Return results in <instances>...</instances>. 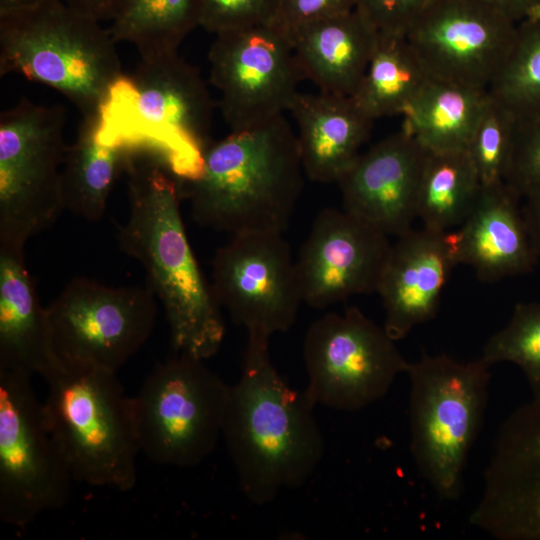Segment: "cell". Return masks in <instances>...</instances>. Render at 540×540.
Here are the masks:
<instances>
[{"label": "cell", "instance_id": "14", "mask_svg": "<svg viewBox=\"0 0 540 540\" xmlns=\"http://www.w3.org/2000/svg\"><path fill=\"white\" fill-rule=\"evenodd\" d=\"M212 291L247 334L287 332L303 302L289 244L282 233L232 236L212 262Z\"/></svg>", "mask_w": 540, "mask_h": 540}, {"label": "cell", "instance_id": "4", "mask_svg": "<svg viewBox=\"0 0 540 540\" xmlns=\"http://www.w3.org/2000/svg\"><path fill=\"white\" fill-rule=\"evenodd\" d=\"M109 29L62 0L0 13V75L20 74L96 114L124 76Z\"/></svg>", "mask_w": 540, "mask_h": 540}, {"label": "cell", "instance_id": "38", "mask_svg": "<svg viewBox=\"0 0 540 540\" xmlns=\"http://www.w3.org/2000/svg\"><path fill=\"white\" fill-rule=\"evenodd\" d=\"M522 199L524 221L532 244L540 257V190L531 192Z\"/></svg>", "mask_w": 540, "mask_h": 540}, {"label": "cell", "instance_id": "25", "mask_svg": "<svg viewBox=\"0 0 540 540\" xmlns=\"http://www.w3.org/2000/svg\"><path fill=\"white\" fill-rule=\"evenodd\" d=\"M487 91L430 79L406 108L402 128L429 151L466 150Z\"/></svg>", "mask_w": 540, "mask_h": 540}, {"label": "cell", "instance_id": "31", "mask_svg": "<svg viewBox=\"0 0 540 540\" xmlns=\"http://www.w3.org/2000/svg\"><path fill=\"white\" fill-rule=\"evenodd\" d=\"M516 123V117L489 96L466 149L482 186L505 182Z\"/></svg>", "mask_w": 540, "mask_h": 540}, {"label": "cell", "instance_id": "13", "mask_svg": "<svg viewBox=\"0 0 540 540\" xmlns=\"http://www.w3.org/2000/svg\"><path fill=\"white\" fill-rule=\"evenodd\" d=\"M208 60L231 132L284 115L303 79L289 35L273 22L216 34Z\"/></svg>", "mask_w": 540, "mask_h": 540}, {"label": "cell", "instance_id": "18", "mask_svg": "<svg viewBox=\"0 0 540 540\" xmlns=\"http://www.w3.org/2000/svg\"><path fill=\"white\" fill-rule=\"evenodd\" d=\"M427 149L401 129L361 153L337 181L343 208L386 235L399 236L417 218Z\"/></svg>", "mask_w": 540, "mask_h": 540}, {"label": "cell", "instance_id": "6", "mask_svg": "<svg viewBox=\"0 0 540 540\" xmlns=\"http://www.w3.org/2000/svg\"><path fill=\"white\" fill-rule=\"evenodd\" d=\"M491 365L427 353L409 362L410 450L415 466L443 500L460 497L467 458L488 403Z\"/></svg>", "mask_w": 540, "mask_h": 540}, {"label": "cell", "instance_id": "20", "mask_svg": "<svg viewBox=\"0 0 540 540\" xmlns=\"http://www.w3.org/2000/svg\"><path fill=\"white\" fill-rule=\"evenodd\" d=\"M518 196L505 182L482 186L462 224L453 230L458 264L484 282L532 271L539 256L530 239Z\"/></svg>", "mask_w": 540, "mask_h": 540}, {"label": "cell", "instance_id": "16", "mask_svg": "<svg viewBox=\"0 0 540 540\" xmlns=\"http://www.w3.org/2000/svg\"><path fill=\"white\" fill-rule=\"evenodd\" d=\"M469 522L498 540H540V398L501 424Z\"/></svg>", "mask_w": 540, "mask_h": 540}, {"label": "cell", "instance_id": "12", "mask_svg": "<svg viewBox=\"0 0 540 540\" xmlns=\"http://www.w3.org/2000/svg\"><path fill=\"white\" fill-rule=\"evenodd\" d=\"M152 288L74 278L46 307L57 358L116 373L148 340L156 321Z\"/></svg>", "mask_w": 540, "mask_h": 540}, {"label": "cell", "instance_id": "8", "mask_svg": "<svg viewBox=\"0 0 540 540\" xmlns=\"http://www.w3.org/2000/svg\"><path fill=\"white\" fill-rule=\"evenodd\" d=\"M204 361L176 353L131 397L140 452L157 464L196 466L222 437L230 385Z\"/></svg>", "mask_w": 540, "mask_h": 540}, {"label": "cell", "instance_id": "3", "mask_svg": "<svg viewBox=\"0 0 540 540\" xmlns=\"http://www.w3.org/2000/svg\"><path fill=\"white\" fill-rule=\"evenodd\" d=\"M305 176L297 140L284 115L212 141L200 174L180 184L194 221L232 236L282 233Z\"/></svg>", "mask_w": 540, "mask_h": 540}, {"label": "cell", "instance_id": "21", "mask_svg": "<svg viewBox=\"0 0 540 540\" xmlns=\"http://www.w3.org/2000/svg\"><path fill=\"white\" fill-rule=\"evenodd\" d=\"M143 144L104 108L82 117L61 171L64 209L89 221L102 218L112 187Z\"/></svg>", "mask_w": 540, "mask_h": 540}, {"label": "cell", "instance_id": "27", "mask_svg": "<svg viewBox=\"0 0 540 540\" xmlns=\"http://www.w3.org/2000/svg\"><path fill=\"white\" fill-rule=\"evenodd\" d=\"M481 183L466 150H427L417 197V218L439 232L459 227L472 210Z\"/></svg>", "mask_w": 540, "mask_h": 540}, {"label": "cell", "instance_id": "29", "mask_svg": "<svg viewBox=\"0 0 540 540\" xmlns=\"http://www.w3.org/2000/svg\"><path fill=\"white\" fill-rule=\"evenodd\" d=\"M487 92L517 120L540 115V17L517 25L509 52Z\"/></svg>", "mask_w": 540, "mask_h": 540}, {"label": "cell", "instance_id": "39", "mask_svg": "<svg viewBox=\"0 0 540 540\" xmlns=\"http://www.w3.org/2000/svg\"><path fill=\"white\" fill-rule=\"evenodd\" d=\"M42 0H0V13L34 6Z\"/></svg>", "mask_w": 540, "mask_h": 540}, {"label": "cell", "instance_id": "28", "mask_svg": "<svg viewBox=\"0 0 540 540\" xmlns=\"http://www.w3.org/2000/svg\"><path fill=\"white\" fill-rule=\"evenodd\" d=\"M200 15V0H128L108 29L117 43L130 42L147 57L178 52Z\"/></svg>", "mask_w": 540, "mask_h": 540}, {"label": "cell", "instance_id": "22", "mask_svg": "<svg viewBox=\"0 0 540 540\" xmlns=\"http://www.w3.org/2000/svg\"><path fill=\"white\" fill-rule=\"evenodd\" d=\"M289 112L305 176L313 182L337 181L358 158L374 120L353 97L319 91L298 93Z\"/></svg>", "mask_w": 540, "mask_h": 540}, {"label": "cell", "instance_id": "36", "mask_svg": "<svg viewBox=\"0 0 540 540\" xmlns=\"http://www.w3.org/2000/svg\"><path fill=\"white\" fill-rule=\"evenodd\" d=\"M74 10L101 21H113L128 0H62Z\"/></svg>", "mask_w": 540, "mask_h": 540}, {"label": "cell", "instance_id": "5", "mask_svg": "<svg viewBox=\"0 0 540 540\" xmlns=\"http://www.w3.org/2000/svg\"><path fill=\"white\" fill-rule=\"evenodd\" d=\"M42 378L48 387L45 417L73 479L133 489L140 449L131 397L116 373L59 360Z\"/></svg>", "mask_w": 540, "mask_h": 540}, {"label": "cell", "instance_id": "32", "mask_svg": "<svg viewBox=\"0 0 540 540\" xmlns=\"http://www.w3.org/2000/svg\"><path fill=\"white\" fill-rule=\"evenodd\" d=\"M505 183L521 198L540 190V115L517 120Z\"/></svg>", "mask_w": 540, "mask_h": 540}, {"label": "cell", "instance_id": "30", "mask_svg": "<svg viewBox=\"0 0 540 540\" xmlns=\"http://www.w3.org/2000/svg\"><path fill=\"white\" fill-rule=\"evenodd\" d=\"M481 357L491 366L501 362L518 366L533 398H540V303H517L505 327L487 340Z\"/></svg>", "mask_w": 540, "mask_h": 540}, {"label": "cell", "instance_id": "9", "mask_svg": "<svg viewBox=\"0 0 540 540\" xmlns=\"http://www.w3.org/2000/svg\"><path fill=\"white\" fill-rule=\"evenodd\" d=\"M63 106L22 98L0 115V248L23 251L64 209Z\"/></svg>", "mask_w": 540, "mask_h": 540}, {"label": "cell", "instance_id": "15", "mask_svg": "<svg viewBox=\"0 0 540 540\" xmlns=\"http://www.w3.org/2000/svg\"><path fill=\"white\" fill-rule=\"evenodd\" d=\"M516 27L484 0H432L405 37L431 79L487 91Z\"/></svg>", "mask_w": 540, "mask_h": 540}, {"label": "cell", "instance_id": "37", "mask_svg": "<svg viewBox=\"0 0 540 540\" xmlns=\"http://www.w3.org/2000/svg\"><path fill=\"white\" fill-rule=\"evenodd\" d=\"M517 25L540 17V0H484Z\"/></svg>", "mask_w": 540, "mask_h": 540}, {"label": "cell", "instance_id": "10", "mask_svg": "<svg viewBox=\"0 0 540 540\" xmlns=\"http://www.w3.org/2000/svg\"><path fill=\"white\" fill-rule=\"evenodd\" d=\"M31 376L0 369V519L17 528L63 507L74 480Z\"/></svg>", "mask_w": 540, "mask_h": 540}, {"label": "cell", "instance_id": "11", "mask_svg": "<svg viewBox=\"0 0 540 540\" xmlns=\"http://www.w3.org/2000/svg\"><path fill=\"white\" fill-rule=\"evenodd\" d=\"M395 342L357 307L321 316L303 343L306 395L315 406L349 412L382 399L409 366Z\"/></svg>", "mask_w": 540, "mask_h": 540}, {"label": "cell", "instance_id": "1", "mask_svg": "<svg viewBox=\"0 0 540 540\" xmlns=\"http://www.w3.org/2000/svg\"><path fill=\"white\" fill-rule=\"evenodd\" d=\"M125 172L130 212L118 229L119 247L147 273L175 353L206 360L220 349L225 323L188 240L179 181L164 154L147 144L132 152Z\"/></svg>", "mask_w": 540, "mask_h": 540}, {"label": "cell", "instance_id": "24", "mask_svg": "<svg viewBox=\"0 0 540 540\" xmlns=\"http://www.w3.org/2000/svg\"><path fill=\"white\" fill-rule=\"evenodd\" d=\"M58 362L24 252L0 248V369L43 377Z\"/></svg>", "mask_w": 540, "mask_h": 540}, {"label": "cell", "instance_id": "33", "mask_svg": "<svg viewBox=\"0 0 540 540\" xmlns=\"http://www.w3.org/2000/svg\"><path fill=\"white\" fill-rule=\"evenodd\" d=\"M280 0H200V26L218 34L274 22Z\"/></svg>", "mask_w": 540, "mask_h": 540}, {"label": "cell", "instance_id": "26", "mask_svg": "<svg viewBox=\"0 0 540 540\" xmlns=\"http://www.w3.org/2000/svg\"><path fill=\"white\" fill-rule=\"evenodd\" d=\"M430 79L405 36L379 33L353 98L373 120L402 115Z\"/></svg>", "mask_w": 540, "mask_h": 540}, {"label": "cell", "instance_id": "35", "mask_svg": "<svg viewBox=\"0 0 540 540\" xmlns=\"http://www.w3.org/2000/svg\"><path fill=\"white\" fill-rule=\"evenodd\" d=\"M356 0H280L273 23L289 36L309 23L354 10Z\"/></svg>", "mask_w": 540, "mask_h": 540}, {"label": "cell", "instance_id": "19", "mask_svg": "<svg viewBox=\"0 0 540 540\" xmlns=\"http://www.w3.org/2000/svg\"><path fill=\"white\" fill-rule=\"evenodd\" d=\"M457 265L453 230L411 228L397 236L376 291L385 311L383 327L394 341L435 318Z\"/></svg>", "mask_w": 540, "mask_h": 540}, {"label": "cell", "instance_id": "7", "mask_svg": "<svg viewBox=\"0 0 540 540\" xmlns=\"http://www.w3.org/2000/svg\"><path fill=\"white\" fill-rule=\"evenodd\" d=\"M215 104L199 70L178 52L140 57L103 107L141 140L162 151L179 184L201 171Z\"/></svg>", "mask_w": 540, "mask_h": 540}, {"label": "cell", "instance_id": "2", "mask_svg": "<svg viewBox=\"0 0 540 540\" xmlns=\"http://www.w3.org/2000/svg\"><path fill=\"white\" fill-rule=\"evenodd\" d=\"M247 335L240 378L229 388L222 437L241 491L262 506L282 490L306 483L325 445L315 405L273 365L270 337Z\"/></svg>", "mask_w": 540, "mask_h": 540}, {"label": "cell", "instance_id": "34", "mask_svg": "<svg viewBox=\"0 0 540 540\" xmlns=\"http://www.w3.org/2000/svg\"><path fill=\"white\" fill-rule=\"evenodd\" d=\"M432 0H356L357 9L385 35L405 36L409 27Z\"/></svg>", "mask_w": 540, "mask_h": 540}, {"label": "cell", "instance_id": "23", "mask_svg": "<svg viewBox=\"0 0 540 540\" xmlns=\"http://www.w3.org/2000/svg\"><path fill=\"white\" fill-rule=\"evenodd\" d=\"M378 31L357 10L304 25L290 34L303 79L319 91L353 97L374 52Z\"/></svg>", "mask_w": 540, "mask_h": 540}, {"label": "cell", "instance_id": "17", "mask_svg": "<svg viewBox=\"0 0 540 540\" xmlns=\"http://www.w3.org/2000/svg\"><path fill=\"white\" fill-rule=\"evenodd\" d=\"M392 244L388 235L345 210H321L295 260L303 302L326 308L377 291Z\"/></svg>", "mask_w": 540, "mask_h": 540}]
</instances>
